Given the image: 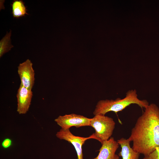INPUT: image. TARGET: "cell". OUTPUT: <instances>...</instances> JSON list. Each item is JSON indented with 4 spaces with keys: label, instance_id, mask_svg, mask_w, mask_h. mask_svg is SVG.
Instances as JSON below:
<instances>
[{
    "label": "cell",
    "instance_id": "obj_1",
    "mask_svg": "<svg viewBox=\"0 0 159 159\" xmlns=\"http://www.w3.org/2000/svg\"><path fill=\"white\" fill-rule=\"evenodd\" d=\"M132 149L144 155L159 148V108L151 103L145 108L131 129L128 138Z\"/></svg>",
    "mask_w": 159,
    "mask_h": 159
},
{
    "label": "cell",
    "instance_id": "obj_2",
    "mask_svg": "<svg viewBox=\"0 0 159 159\" xmlns=\"http://www.w3.org/2000/svg\"><path fill=\"white\" fill-rule=\"evenodd\" d=\"M132 104H136L142 109L145 108L149 104L146 100H141L138 97L135 89L128 91L125 97L123 99L117 98L115 100H105L99 101L93 112L95 115L105 114L109 112L115 113L121 111Z\"/></svg>",
    "mask_w": 159,
    "mask_h": 159
},
{
    "label": "cell",
    "instance_id": "obj_3",
    "mask_svg": "<svg viewBox=\"0 0 159 159\" xmlns=\"http://www.w3.org/2000/svg\"><path fill=\"white\" fill-rule=\"evenodd\" d=\"M90 126L95 130L94 133L97 140L101 144L109 140L113 134L115 123L111 117L102 115H97L91 118Z\"/></svg>",
    "mask_w": 159,
    "mask_h": 159
},
{
    "label": "cell",
    "instance_id": "obj_4",
    "mask_svg": "<svg viewBox=\"0 0 159 159\" xmlns=\"http://www.w3.org/2000/svg\"><path fill=\"white\" fill-rule=\"evenodd\" d=\"M56 135L60 139L66 140L74 146L77 152L78 159H83L82 146L85 141L90 139L97 140L94 133L89 137H81L73 135L69 129L64 130L61 129L57 132Z\"/></svg>",
    "mask_w": 159,
    "mask_h": 159
},
{
    "label": "cell",
    "instance_id": "obj_5",
    "mask_svg": "<svg viewBox=\"0 0 159 159\" xmlns=\"http://www.w3.org/2000/svg\"><path fill=\"white\" fill-rule=\"evenodd\" d=\"M91 118L83 116L71 114L59 116L54 121L64 130L69 129L72 127H79L84 126H90Z\"/></svg>",
    "mask_w": 159,
    "mask_h": 159
},
{
    "label": "cell",
    "instance_id": "obj_6",
    "mask_svg": "<svg viewBox=\"0 0 159 159\" xmlns=\"http://www.w3.org/2000/svg\"><path fill=\"white\" fill-rule=\"evenodd\" d=\"M32 65L31 60L28 59L19 64L17 70L21 84L31 90H32L35 81V72Z\"/></svg>",
    "mask_w": 159,
    "mask_h": 159
},
{
    "label": "cell",
    "instance_id": "obj_7",
    "mask_svg": "<svg viewBox=\"0 0 159 159\" xmlns=\"http://www.w3.org/2000/svg\"><path fill=\"white\" fill-rule=\"evenodd\" d=\"M32 96V90L27 89L20 84L16 95L17 111L19 114H24L28 112Z\"/></svg>",
    "mask_w": 159,
    "mask_h": 159
},
{
    "label": "cell",
    "instance_id": "obj_8",
    "mask_svg": "<svg viewBox=\"0 0 159 159\" xmlns=\"http://www.w3.org/2000/svg\"><path fill=\"white\" fill-rule=\"evenodd\" d=\"M102 144L98 155L91 159H119V156L115 154L119 145L113 137L104 141Z\"/></svg>",
    "mask_w": 159,
    "mask_h": 159
},
{
    "label": "cell",
    "instance_id": "obj_9",
    "mask_svg": "<svg viewBox=\"0 0 159 159\" xmlns=\"http://www.w3.org/2000/svg\"><path fill=\"white\" fill-rule=\"evenodd\" d=\"M117 142L120 145L121 149L118 155L122 159H139L140 154L135 151L130 145V141L128 138H121Z\"/></svg>",
    "mask_w": 159,
    "mask_h": 159
},
{
    "label": "cell",
    "instance_id": "obj_10",
    "mask_svg": "<svg viewBox=\"0 0 159 159\" xmlns=\"http://www.w3.org/2000/svg\"><path fill=\"white\" fill-rule=\"evenodd\" d=\"M11 5L14 18H19L28 14L26 7L22 1L14 0Z\"/></svg>",
    "mask_w": 159,
    "mask_h": 159
},
{
    "label": "cell",
    "instance_id": "obj_11",
    "mask_svg": "<svg viewBox=\"0 0 159 159\" xmlns=\"http://www.w3.org/2000/svg\"><path fill=\"white\" fill-rule=\"evenodd\" d=\"M11 31L7 33L0 41V57L10 51L13 46L11 44Z\"/></svg>",
    "mask_w": 159,
    "mask_h": 159
},
{
    "label": "cell",
    "instance_id": "obj_12",
    "mask_svg": "<svg viewBox=\"0 0 159 159\" xmlns=\"http://www.w3.org/2000/svg\"><path fill=\"white\" fill-rule=\"evenodd\" d=\"M143 159H159V148H156L150 153L144 155Z\"/></svg>",
    "mask_w": 159,
    "mask_h": 159
},
{
    "label": "cell",
    "instance_id": "obj_13",
    "mask_svg": "<svg viewBox=\"0 0 159 159\" xmlns=\"http://www.w3.org/2000/svg\"><path fill=\"white\" fill-rule=\"evenodd\" d=\"M12 144V140L9 138L4 139L1 142V145L4 149H6L11 147Z\"/></svg>",
    "mask_w": 159,
    "mask_h": 159
}]
</instances>
